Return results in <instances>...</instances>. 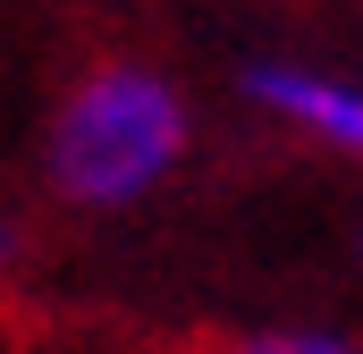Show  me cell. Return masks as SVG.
Here are the masks:
<instances>
[{"instance_id": "1", "label": "cell", "mask_w": 363, "mask_h": 354, "mask_svg": "<svg viewBox=\"0 0 363 354\" xmlns=\"http://www.w3.org/2000/svg\"><path fill=\"white\" fill-rule=\"evenodd\" d=\"M194 110L152 59H93L43 127V177L77 211H135L186 169Z\"/></svg>"}, {"instance_id": "2", "label": "cell", "mask_w": 363, "mask_h": 354, "mask_svg": "<svg viewBox=\"0 0 363 354\" xmlns=\"http://www.w3.org/2000/svg\"><path fill=\"white\" fill-rule=\"evenodd\" d=\"M237 93L262 118H279L287 135H304V144H321V152L363 169V76L313 68V59H254L237 76Z\"/></svg>"}, {"instance_id": "3", "label": "cell", "mask_w": 363, "mask_h": 354, "mask_svg": "<svg viewBox=\"0 0 363 354\" xmlns=\"http://www.w3.org/2000/svg\"><path fill=\"white\" fill-rule=\"evenodd\" d=\"M220 354H363V338L330 329V321H271V329H245Z\"/></svg>"}, {"instance_id": "4", "label": "cell", "mask_w": 363, "mask_h": 354, "mask_svg": "<svg viewBox=\"0 0 363 354\" xmlns=\"http://www.w3.org/2000/svg\"><path fill=\"white\" fill-rule=\"evenodd\" d=\"M9 262H17V236H9V219H0V270H9Z\"/></svg>"}]
</instances>
